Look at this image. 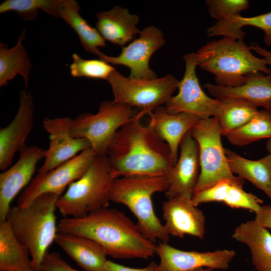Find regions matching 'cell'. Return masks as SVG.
<instances>
[{
	"mask_svg": "<svg viewBox=\"0 0 271 271\" xmlns=\"http://www.w3.org/2000/svg\"><path fill=\"white\" fill-rule=\"evenodd\" d=\"M216 117L223 136L244 125L258 111V107L245 100L237 99L220 100Z\"/></svg>",
	"mask_w": 271,
	"mask_h": 271,
	"instance_id": "cell-30",
	"label": "cell"
},
{
	"mask_svg": "<svg viewBox=\"0 0 271 271\" xmlns=\"http://www.w3.org/2000/svg\"><path fill=\"white\" fill-rule=\"evenodd\" d=\"M157 265L154 262H151L145 267L137 268L108 260L106 265V271H156Z\"/></svg>",
	"mask_w": 271,
	"mask_h": 271,
	"instance_id": "cell-36",
	"label": "cell"
},
{
	"mask_svg": "<svg viewBox=\"0 0 271 271\" xmlns=\"http://www.w3.org/2000/svg\"><path fill=\"white\" fill-rule=\"evenodd\" d=\"M37 271H79L72 267L60 254L47 252Z\"/></svg>",
	"mask_w": 271,
	"mask_h": 271,
	"instance_id": "cell-35",
	"label": "cell"
},
{
	"mask_svg": "<svg viewBox=\"0 0 271 271\" xmlns=\"http://www.w3.org/2000/svg\"><path fill=\"white\" fill-rule=\"evenodd\" d=\"M57 229L58 232L93 240L107 255L114 258L146 259L156 254L155 242L147 238L123 212L114 208H102L81 218H63Z\"/></svg>",
	"mask_w": 271,
	"mask_h": 271,
	"instance_id": "cell-1",
	"label": "cell"
},
{
	"mask_svg": "<svg viewBox=\"0 0 271 271\" xmlns=\"http://www.w3.org/2000/svg\"><path fill=\"white\" fill-rule=\"evenodd\" d=\"M46 150L26 146L17 162L0 174V221L6 220L13 199L31 182L37 163L45 157Z\"/></svg>",
	"mask_w": 271,
	"mask_h": 271,
	"instance_id": "cell-15",
	"label": "cell"
},
{
	"mask_svg": "<svg viewBox=\"0 0 271 271\" xmlns=\"http://www.w3.org/2000/svg\"><path fill=\"white\" fill-rule=\"evenodd\" d=\"M246 26L258 28L264 33V41L271 46V11L252 17H243L240 14L224 21L216 22L207 30L209 36H223L243 40L246 33L242 28Z\"/></svg>",
	"mask_w": 271,
	"mask_h": 271,
	"instance_id": "cell-27",
	"label": "cell"
},
{
	"mask_svg": "<svg viewBox=\"0 0 271 271\" xmlns=\"http://www.w3.org/2000/svg\"><path fill=\"white\" fill-rule=\"evenodd\" d=\"M70 72L73 77H86L94 79H108L116 69L110 64L101 59H84L73 53Z\"/></svg>",
	"mask_w": 271,
	"mask_h": 271,
	"instance_id": "cell-33",
	"label": "cell"
},
{
	"mask_svg": "<svg viewBox=\"0 0 271 271\" xmlns=\"http://www.w3.org/2000/svg\"><path fill=\"white\" fill-rule=\"evenodd\" d=\"M192 197L179 195L163 202L164 227L169 235L183 238L186 235L203 239L206 232L203 212L194 205Z\"/></svg>",
	"mask_w": 271,
	"mask_h": 271,
	"instance_id": "cell-16",
	"label": "cell"
},
{
	"mask_svg": "<svg viewBox=\"0 0 271 271\" xmlns=\"http://www.w3.org/2000/svg\"><path fill=\"white\" fill-rule=\"evenodd\" d=\"M243 40L223 37L207 42L196 53L198 65L214 77L215 84L236 87L251 74H271L267 60L259 58Z\"/></svg>",
	"mask_w": 271,
	"mask_h": 271,
	"instance_id": "cell-3",
	"label": "cell"
},
{
	"mask_svg": "<svg viewBox=\"0 0 271 271\" xmlns=\"http://www.w3.org/2000/svg\"><path fill=\"white\" fill-rule=\"evenodd\" d=\"M72 122V119L67 117L43 120V126L49 134L50 142L43 164L38 172L49 171L91 148L87 140L71 135Z\"/></svg>",
	"mask_w": 271,
	"mask_h": 271,
	"instance_id": "cell-14",
	"label": "cell"
},
{
	"mask_svg": "<svg viewBox=\"0 0 271 271\" xmlns=\"http://www.w3.org/2000/svg\"><path fill=\"white\" fill-rule=\"evenodd\" d=\"M80 6L75 0H63L60 17L77 33L85 51L95 55L99 47L106 46L105 40L97 28L92 27L79 14Z\"/></svg>",
	"mask_w": 271,
	"mask_h": 271,
	"instance_id": "cell-28",
	"label": "cell"
},
{
	"mask_svg": "<svg viewBox=\"0 0 271 271\" xmlns=\"http://www.w3.org/2000/svg\"><path fill=\"white\" fill-rule=\"evenodd\" d=\"M25 32L23 30L17 44L11 48L0 43V87L6 86L18 74L23 78L26 87L28 85L32 65L23 45Z\"/></svg>",
	"mask_w": 271,
	"mask_h": 271,
	"instance_id": "cell-29",
	"label": "cell"
},
{
	"mask_svg": "<svg viewBox=\"0 0 271 271\" xmlns=\"http://www.w3.org/2000/svg\"><path fill=\"white\" fill-rule=\"evenodd\" d=\"M30 271H37V270H35L33 269V270H31Z\"/></svg>",
	"mask_w": 271,
	"mask_h": 271,
	"instance_id": "cell-41",
	"label": "cell"
},
{
	"mask_svg": "<svg viewBox=\"0 0 271 271\" xmlns=\"http://www.w3.org/2000/svg\"><path fill=\"white\" fill-rule=\"evenodd\" d=\"M62 3L63 0H6L0 5V13L15 11L25 21L35 19L39 10L60 17Z\"/></svg>",
	"mask_w": 271,
	"mask_h": 271,
	"instance_id": "cell-32",
	"label": "cell"
},
{
	"mask_svg": "<svg viewBox=\"0 0 271 271\" xmlns=\"http://www.w3.org/2000/svg\"><path fill=\"white\" fill-rule=\"evenodd\" d=\"M214 269L210 268L202 267L194 269L192 271H213Z\"/></svg>",
	"mask_w": 271,
	"mask_h": 271,
	"instance_id": "cell-40",
	"label": "cell"
},
{
	"mask_svg": "<svg viewBox=\"0 0 271 271\" xmlns=\"http://www.w3.org/2000/svg\"><path fill=\"white\" fill-rule=\"evenodd\" d=\"M266 148L268 154L271 155V139H268L266 144Z\"/></svg>",
	"mask_w": 271,
	"mask_h": 271,
	"instance_id": "cell-39",
	"label": "cell"
},
{
	"mask_svg": "<svg viewBox=\"0 0 271 271\" xmlns=\"http://www.w3.org/2000/svg\"><path fill=\"white\" fill-rule=\"evenodd\" d=\"M33 269L28 250L18 240L7 220L0 221V271Z\"/></svg>",
	"mask_w": 271,
	"mask_h": 271,
	"instance_id": "cell-26",
	"label": "cell"
},
{
	"mask_svg": "<svg viewBox=\"0 0 271 271\" xmlns=\"http://www.w3.org/2000/svg\"><path fill=\"white\" fill-rule=\"evenodd\" d=\"M107 81L113 93V101L135 107L140 118L166 104L178 89L179 83L171 75L152 80H132L116 70Z\"/></svg>",
	"mask_w": 271,
	"mask_h": 271,
	"instance_id": "cell-8",
	"label": "cell"
},
{
	"mask_svg": "<svg viewBox=\"0 0 271 271\" xmlns=\"http://www.w3.org/2000/svg\"><path fill=\"white\" fill-rule=\"evenodd\" d=\"M225 152L232 173L250 182L271 200V155L253 160L227 148H225Z\"/></svg>",
	"mask_w": 271,
	"mask_h": 271,
	"instance_id": "cell-25",
	"label": "cell"
},
{
	"mask_svg": "<svg viewBox=\"0 0 271 271\" xmlns=\"http://www.w3.org/2000/svg\"><path fill=\"white\" fill-rule=\"evenodd\" d=\"M225 137L231 144L238 146L263 139H271V112L258 110L246 123Z\"/></svg>",
	"mask_w": 271,
	"mask_h": 271,
	"instance_id": "cell-31",
	"label": "cell"
},
{
	"mask_svg": "<svg viewBox=\"0 0 271 271\" xmlns=\"http://www.w3.org/2000/svg\"><path fill=\"white\" fill-rule=\"evenodd\" d=\"M166 176H125L114 180L109 191V200L126 206L134 215L141 232L155 242L168 243L170 235L155 214L153 195L165 192Z\"/></svg>",
	"mask_w": 271,
	"mask_h": 271,
	"instance_id": "cell-5",
	"label": "cell"
},
{
	"mask_svg": "<svg viewBox=\"0 0 271 271\" xmlns=\"http://www.w3.org/2000/svg\"><path fill=\"white\" fill-rule=\"evenodd\" d=\"M149 115V124L168 145L175 165L183 139L200 119L187 113H170L162 106L155 109Z\"/></svg>",
	"mask_w": 271,
	"mask_h": 271,
	"instance_id": "cell-21",
	"label": "cell"
},
{
	"mask_svg": "<svg viewBox=\"0 0 271 271\" xmlns=\"http://www.w3.org/2000/svg\"><path fill=\"white\" fill-rule=\"evenodd\" d=\"M139 112L125 104L104 101L97 113H85L72 119L71 133L87 140L96 155H106L117 132Z\"/></svg>",
	"mask_w": 271,
	"mask_h": 271,
	"instance_id": "cell-7",
	"label": "cell"
},
{
	"mask_svg": "<svg viewBox=\"0 0 271 271\" xmlns=\"http://www.w3.org/2000/svg\"><path fill=\"white\" fill-rule=\"evenodd\" d=\"M183 57L185 69L178 92L165 104L166 109L171 113H187L201 119L216 117L220 101L209 96L200 86L196 72L198 66L196 53Z\"/></svg>",
	"mask_w": 271,
	"mask_h": 271,
	"instance_id": "cell-11",
	"label": "cell"
},
{
	"mask_svg": "<svg viewBox=\"0 0 271 271\" xmlns=\"http://www.w3.org/2000/svg\"><path fill=\"white\" fill-rule=\"evenodd\" d=\"M208 12L216 22L239 15L249 7L248 0H207Z\"/></svg>",
	"mask_w": 271,
	"mask_h": 271,
	"instance_id": "cell-34",
	"label": "cell"
},
{
	"mask_svg": "<svg viewBox=\"0 0 271 271\" xmlns=\"http://www.w3.org/2000/svg\"><path fill=\"white\" fill-rule=\"evenodd\" d=\"M189 133L199 149L200 173L194 193L224 179H241L233 174L229 167L217 117L200 119Z\"/></svg>",
	"mask_w": 271,
	"mask_h": 271,
	"instance_id": "cell-9",
	"label": "cell"
},
{
	"mask_svg": "<svg viewBox=\"0 0 271 271\" xmlns=\"http://www.w3.org/2000/svg\"><path fill=\"white\" fill-rule=\"evenodd\" d=\"M200 173L199 149L189 132L180 145V154L173 167L166 176L167 198L184 195L193 197Z\"/></svg>",
	"mask_w": 271,
	"mask_h": 271,
	"instance_id": "cell-18",
	"label": "cell"
},
{
	"mask_svg": "<svg viewBox=\"0 0 271 271\" xmlns=\"http://www.w3.org/2000/svg\"><path fill=\"white\" fill-rule=\"evenodd\" d=\"M232 237L250 249L256 271H271V233L255 219L241 223Z\"/></svg>",
	"mask_w": 271,
	"mask_h": 271,
	"instance_id": "cell-24",
	"label": "cell"
},
{
	"mask_svg": "<svg viewBox=\"0 0 271 271\" xmlns=\"http://www.w3.org/2000/svg\"><path fill=\"white\" fill-rule=\"evenodd\" d=\"M165 43L163 34L158 28L150 26L141 31L139 36L127 46L123 47L121 53L115 57L107 56L101 52L100 59L113 65L128 67L129 78L132 80H152L157 78L149 68V62L153 53Z\"/></svg>",
	"mask_w": 271,
	"mask_h": 271,
	"instance_id": "cell-12",
	"label": "cell"
},
{
	"mask_svg": "<svg viewBox=\"0 0 271 271\" xmlns=\"http://www.w3.org/2000/svg\"><path fill=\"white\" fill-rule=\"evenodd\" d=\"M136 115L116 133L106 156L117 178L166 176L174 166L171 151L148 123Z\"/></svg>",
	"mask_w": 271,
	"mask_h": 271,
	"instance_id": "cell-2",
	"label": "cell"
},
{
	"mask_svg": "<svg viewBox=\"0 0 271 271\" xmlns=\"http://www.w3.org/2000/svg\"><path fill=\"white\" fill-rule=\"evenodd\" d=\"M116 178L107 156L96 155L84 175L59 197L57 208L64 218H78L108 207L110 187Z\"/></svg>",
	"mask_w": 271,
	"mask_h": 271,
	"instance_id": "cell-6",
	"label": "cell"
},
{
	"mask_svg": "<svg viewBox=\"0 0 271 271\" xmlns=\"http://www.w3.org/2000/svg\"><path fill=\"white\" fill-rule=\"evenodd\" d=\"M96 16L97 29L105 40L114 44L124 47L141 32L137 27L139 16L120 6L100 12Z\"/></svg>",
	"mask_w": 271,
	"mask_h": 271,
	"instance_id": "cell-23",
	"label": "cell"
},
{
	"mask_svg": "<svg viewBox=\"0 0 271 271\" xmlns=\"http://www.w3.org/2000/svg\"><path fill=\"white\" fill-rule=\"evenodd\" d=\"M260 225L267 229H271V205H262L255 213L254 219Z\"/></svg>",
	"mask_w": 271,
	"mask_h": 271,
	"instance_id": "cell-37",
	"label": "cell"
},
{
	"mask_svg": "<svg viewBox=\"0 0 271 271\" xmlns=\"http://www.w3.org/2000/svg\"><path fill=\"white\" fill-rule=\"evenodd\" d=\"M250 47L253 51L261 56L262 58H265L267 60L268 65L271 67V50L269 51L264 48L256 42L252 43Z\"/></svg>",
	"mask_w": 271,
	"mask_h": 271,
	"instance_id": "cell-38",
	"label": "cell"
},
{
	"mask_svg": "<svg viewBox=\"0 0 271 271\" xmlns=\"http://www.w3.org/2000/svg\"><path fill=\"white\" fill-rule=\"evenodd\" d=\"M54 241L84 271H106L107 255L93 240L80 235L58 232Z\"/></svg>",
	"mask_w": 271,
	"mask_h": 271,
	"instance_id": "cell-22",
	"label": "cell"
},
{
	"mask_svg": "<svg viewBox=\"0 0 271 271\" xmlns=\"http://www.w3.org/2000/svg\"><path fill=\"white\" fill-rule=\"evenodd\" d=\"M203 86L214 98L243 100L271 112V74H251L244 83L236 87L221 86L210 83Z\"/></svg>",
	"mask_w": 271,
	"mask_h": 271,
	"instance_id": "cell-20",
	"label": "cell"
},
{
	"mask_svg": "<svg viewBox=\"0 0 271 271\" xmlns=\"http://www.w3.org/2000/svg\"><path fill=\"white\" fill-rule=\"evenodd\" d=\"M33 97L27 90L19 94V107L12 122L0 130V169L4 171L10 167L18 151L26 145L25 142L33 124Z\"/></svg>",
	"mask_w": 271,
	"mask_h": 271,
	"instance_id": "cell-17",
	"label": "cell"
},
{
	"mask_svg": "<svg viewBox=\"0 0 271 271\" xmlns=\"http://www.w3.org/2000/svg\"><path fill=\"white\" fill-rule=\"evenodd\" d=\"M156 252L160 259L156 271H192L202 267L225 270L236 255L228 249L184 251L161 242L157 245Z\"/></svg>",
	"mask_w": 271,
	"mask_h": 271,
	"instance_id": "cell-13",
	"label": "cell"
},
{
	"mask_svg": "<svg viewBox=\"0 0 271 271\" xmlns=\"http://www.w3.org/2000/svg\"><path fill=\"white\" fill-rule=\"evenodd\" d=\"M96 156L89 148L49 171L38 172L18 198L17 206L27 207L45 193L62 195L66 187L84 175Z\"/></svg>",
	"mask_w": 271,
	"mask_h": 271,
	"instance_id": "cell-10",
	"label": "cell"
},
{
	"mask_svg": "<svg viewBox=\"0 0 271 271\" xmlns=\"http://www.w3.org/2000/svg\"><path fill=\"white\" fill-rule=\"evenodd\" d=\"M243 179H222L213 185L194 193L192 202L197 206L202 203L219 202L231 208L249 210L255 213L262 206L263 200L243 189Z\"/></svg>",
	"mask_w": 271,
	"mask_h": 271,
	"instance_id": "cell-19",
	"label": "cell"
},
{
	"mask_svg": "<svg viewBox=\"0 0 271 271\" xmlns=\"http://www.w3.org/2000/svg\"><path fill=\"white\" fill-rule=\"evenodd\" d=\"M61 195L45 193L28 206L11 208L6 220L18 240L29 251L33 269L38 270L58 233L56 203Z\"/></svg>",
	"mask_w": 271,
	"mask_h": 271,
	"instance_id": "cell-4",
	"label": "cell"
}]
</instances>
